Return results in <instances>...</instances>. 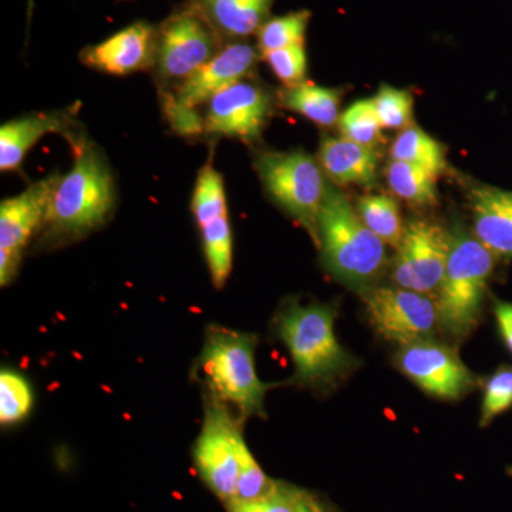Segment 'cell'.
Returning a JSON list of instances; mask_svg holds the SVG:
<instances>
[{
  "instance_id": "obj_18",
  "label": "cell",
  "mask_w": 512,
  "mask_h": 512,
  "mask_svg": "<svg viewBox=\"0 0 512 512\" xmlns=\"http://www.w3.org/2000/svg\"><path fill=\"white\" fill-rule=\"evenodd\" d=\"M69 121L62 114H29L0 128V170H18L26 154L36 146L40 138L49 133H67Z\"/></svg>"
},
{
  "instance_id": "obj_31",
  "label": "cell",
  "mask_w": 512,
  "mask_h": 512,
  "mask_svg": "<svg viewBox=\"0 0 512 512\" xmlns=\"http://www.w3.org/2000/svg\"><path fill=\"white\" fill-rule=\"evenodd\" d=\"M306 491L295 485L276 481L274 490L255 500H232L225 504L228 512H298Z\"/></svg>"
},
{
  "instance_id": "obj_9",
  "label": "cell",
  "mask_w": 512,
  "mask_h": 512,
  "mask_svg": "<svg viewBox=\"0 0 512 512\" xmlns=\"http://www.w3.org/2000/svg\"><path fill=\"white\" fill-rule=\"evenodd\" d=\"M221 49L220 33L191 3L174 12L158 28V73L165 82L183 83Z\"/></svg>"
},
{
  "instance_id": "obj_10",
  "label": "cell",
  "mask_w": 512,
  "mask_h": 512,
  "mask_svg": "<svg viewBox=\"0 0 512 512\" xmlns=\"http://www.w3.org/2000/svg\"><path fill=\"white\" fill-rule=\"evenodd\" d=\"M450 248L451 232L440 224L429 220L410 221L394 256V284L426 295L437 292L446 272Z\"/></svg>"
},
{
  "instance_id": "obj_12",
  "label": "cell",
  "mask_w": 512,
  "mask_h": 512,
  "mask_svg": "<svg viewBox=\"0 0 512 512\" xmlns=\"http://www.w3.org/2000/svg\"><path fill=\"white\" fill-rule=\"evenodd\" d=\"M52 174L0 205V284L9 285L18 274L22 255L35 232L43 228L53 192L60 181Z\"/></svg>"
},
{
  "instance_id": "obj_37",
  "label": "cell",
  "mask_w": 512,
  "mask_h": 512,
  "mask_svg": "<svg viewBox=\"0 0 512 512\" xmlns=\"http://www.w3.org/2000/svg\"><path fill=\"white\" fill-rule=\"evenodd\" d=\"M507 474L508 476L512 477V464L510 467L507 468Z\"/></svg>"
},
{
  "instance_id": "obj_20",
  "label": "cell",
  "mask_w": 512,
  "mask_h": 512,
  "mask_svg": "<svg viewBox=\"0 0 512 512\" xmlns=\"http://www.w3.org/2000/svg\"><path fill=\"white\" fill-rule=\"evenodd\" d=\"M279 103L286 110L295 111L322 127L333 126L339 121L340 92L336 89L303 82L285 87L279 93Z\"/></svg>"
},
{
  "instance_id": "obj_33",
  "label": "cell",
  "mask_w": 512,
  "mask_h": 512,
  "mask_svg": "<svg viewBox=\"0 0 512 512\" xmlns=\"http://www.w3.org/2000/svg\"><path fill=\"white\" fill-rule=\"evenodd\" d=\"M264 57L272 72L286 87L298 86L305 82L308 70L305 45L285 47Z\"/></svg>"
},
{
  "instance_id": "obj_27",
  "label": "cell",
  "mask_w": 512,
  "mask_h": 512,
  "mask_svg": "<svg viewBox=\"0 0 512 512\" xmlns=\"http://www.w3.org/2000/svg\"><path fill=\"white\" fill-rule=\"evenodd\" d=\"M339 130L342 136L373 148L382 138V124L377 119L372 100H359L343 111L339 117Z\"/></svg>"
},
{
  "instance_id": "obj_4",
  "label": "cell",
  "mask_w": 512,
  "mask_h": 512,
  "mask_svg": "<svg viewBox=\"0 0 512 512\" xmlns=\"http://www.w3.org/2000/svg\"><path fill=\"white\" fill-rule=\"evenodd\" d=\"M497 261V256L467 229L457 227L451 232L450 255L436 299L440 330L448 338L461 342L480 325Z\"/></svg>"
},
{
  "instance_id": "obj_21",
  "label": "cell",
  "mask_w": 512,
  "mask_h": 512,
  "mask_svg": "<svg viewBox=\"0 0 512 512\" xmlns=\"http://www.w3.org/2000/svg\"><path fill=\"white\" fill-rule=\"evenodd\" d=\"M390 157L392 160L424 168L436 177L446 173L448 168L444 147L426 131L413 124L400 131L390 148Z\"/></svg>"
},
{
  "instance_id": "obj_36",
  "label": "cell",
  "mask_w": 512,
  "mask_h": 512,
  "mask_svg": "<svg viewBox=\"0 0 512 512\" xmlns=\"http://www.w3.org/2000/svg\"><path fill=\"white\" fill-rule=\"evenodd\" d=\"M298 512H332L329 510L328 505L319 500L316 495L306 491L303 495L301 504H299Z\"/></svg>"
},
{
  "instance_id": "obj_15",
  "label": "cell",
  "mask_w": 512,
  "mask_h": 512,
  "mask_svg": "<svg viewBox=\"0 0 512 512\" xmlns=\"http://www.w3.org/2000/svg\"><path fill=\"white\" fill-rule=\"evenodd\" d=\"M258 53L248 43H231L222 47L210 62L205 63L178 87L175 99L185 106L208 103L221 90L242 82L252 72Z\"/></svg>"
},
{
  "instance_id": "obj_5",
  "label": "cell",
  "mask_w": 512,
  "mask_h": 512,
  "mask_svg": "<svg viewBox=\"0 0 512 512\" xmlns=\"http://www.w3.org/2000/svg\"><path fill=\"white\" fill-rule=\"evenodd\" d=\"M258 338L238 330L211 328L198 357L197 369L215 399L235 407L242 419L264 416L269 384L256 373Z\"/></svg>"
},
{
  "instance_id": "obj_16",
  "label": "cell",
  "mask_w": 512,
  "mask_h": 512,
  "mask_svg": "<svg viewBox=\"0 0 512 512\" xmlns=\"http://www.w3.org/2000/svg\"><path fill=\"white\" fill-rule=\"evenodd\" d=\"M473 234L498 259H512V191L480 185L470 192Z\"/></svg>"
},
{
  "instance_id": "obj_28",
  "label": "cell",
  "mask_w": 512,
  "mask_h": 512,
  "mask_svg": "<svg viewBox=\"0 0 512 512\" xmlns=\"http://www.w3.org/2000/svg\"><path fill=\"white\" fill-rule=\"evenodd\" d=\"M33 396L28 380L12 370L0 373V421L3 426L25 420L32 409Z\"/></svg>"
},
{
  "instance_id": "obj_22",
  "label": "cell",
  "mask_w": 512,
  "mask_h": 512,
  "mask_svg": "<svg viewBox=\"0 0 512 512\" xmlns=\"http://www.w3.org/2000/svg\"><path fill=\"white\" fill-rule=\"evenodd\" d=\"M387 184L394 195L414 205H434L439 201L436 175L417 165L392 160L386 168Z\"/></svg>"
},
{
  "instance_id": "obj_2",
  "label": "cell",
  "mask_w": 512,
  "mask_h": 512,
  "mask_svg": "<svg viewBox=\"0 0 512 512\" xmlns=\"http://www.w3.org/2000/svg\"><path fill=\"white\" fill-rule=\"evenodd\" d=\"M335 322V309L322 303L292 302L279 312L276 332L291 356L293 382L299 386L332 389L359 365L339 342Z\"/></svg>"
},
{
  "instance_id": "obj_23",
  "label": "cell",
  "mask_w": 512,
  "mask_h": 512,
  "mask_svg": "<svg viewBox=\"0 0 512 512\" xmlns=\"http://www.w3.org/2000/svg\"><path fill=\"white\" fill-rule=\"evenodd\" d=\"M355 207L363 222L384 244L399 248L406 225L403 224L399 204L392 197L384 194L363 195Z\"/></svg>"
},
{
  "instance_id": "obj_30",
  "label": "cell",
  "mask_w": 512,
  "mask_h": 512,
  "mask_svg": "<svg viewBox=\"0 0 512 512\" xmlns=\"http://www.w3.org/2000/svg\"><path fill=\"white\" fill-rule=\"evenodd\" d=\"M512 409V365L497 367L483 384L480 426L487 427Z\"/></svg>"
},
{
  "instance_id": "obj_34",
  "label": "cell",
  "mask_w": 512,
  "mask_h": 512,
  "mask_svg": "<svg viewBox=\"0 0 512 512\" xmlns=\"http://www.w3.org/2000/svg\"><path fill=\"white\" fill-rule=\"evenodd\" d=\"M163 107L165 119L170 123L175 133L180 134V136H198L205 130L204 120L201 119L200 114L192 107L180 103L175 99L174 94H163Z\"/></svg>"
},
{
  "instance_id": "obj_13",
  "label": "cell",
  "mask_w": 512,
  "mask_h": 512,
  "mask_svg": "<svg viewBox=\"0 0 512 512\" xmlns=\"http://www.w3.org/2000/svg\"><path fill=\"white\" fill-rule=\"evenodd\" d=\"M271 116V97L255 84L238 82L208 101L205 131L217 136L256 140Z\"/></svg>"
},
{
  "instance_id": "obj_32",
  "label": "cell",
  "mask_w": 512,
  "mask_h": 512,
  "mask_svg": "<svg viewBox=\"0 0 512 512\" xmlns=\"http://www.w3.org/2000/svg\"><path fill=\"white\" fill-rule=\"evenodd\" d=\"M276 481L269 478L252 456L245 439L239 443V477L234 500L249 501L274 490Z\"/></svg>"
},
{
  "instance_id": "obj_26",
  "label": "cell",
  "mask_w": 512,
  "mask_h": 512,
  "mask_svg": "<svg viewBox=\"0 0 512 512\" xmlns=\"http://www.w3.org/2000/svg\"><path fill=\"white\" fill-rule=\"evenodd\" d=\"M311 12L298 10L266 20L258 30V49L262 56L285 47L305 45Z\"/></svg>"
},
{
  "instance_id": "obj_3",
  "label": "cell",
  "mask_w": 512,
  "mask_h": 512,
  "mask_svg": "<svg viewBox=\"0 0 512 512\" xmlns=\"http://www.w3.org/2000/svg\"><path fill=\"white\" fill-rule=\"evenodd\" d=\"M318 247L329 274L362 292L372 288L387 264L386 244L348 197L329 183L319 214Z\"/></svg>"
},
{
  "instance_id": "obj_29",
  "label": "cell",
  "mask_w": 512,
  "mask_h": 512,
  "mask_svg": "<svg viewBox=\"0 0 512 512\" xmlns=\"http://www.w3.org/2000/svg\"><path fill=\"white\" fill-rule=\"evenodd\" d=\"M370 100L383 128L404 130L412 126L414 107L412 93L383 84L376 96Z\"/></svg>"
},
{
  "instance_id": "obj_17",
  "label": "cell",
  "mask_w": 512,
  "mask_h": 512,
  "mask_svg": "<svg viewBox=\"0 0 512 512\" xmlns=\"http://www.w3.org/2000/svg\"><path fill=\"white\" fill-rule=\"evenodd\" d=\"M318 163L333 184L370 187L376 183L379 157L373 148L349 138L323 137Z\"/></svg>"
},
{
  "instance_id": "obj_14",
  "label": "cell",
  "mask_w": 512,
  "mask_h": 512,
  "mask_svg": "<svg viewBox=\"0 0 512 512\" xmlns=\"http://www.w3.org/2000/svg\"><path fill=\"white\" fill-rule=\"evenodd\" d=\"M158 29L147 22H137L109 39L86 47L80 59L86 66L100 72L127 76L156 63Z\"/></svg>"
},
{
  "instance_id": "obj_35",
  "label": "cell",
  "mask_w": 512,
  "mask_h": 512,
  "mask_svg": "<svg viewBox=\"0 0 512 512\" xmlns=\"http://www.w3.org/2000/svg\"><path fill=\"white\" fill-rule=\"evenodd\" d=\"M493 313L500 338L512 356V302L494 299Z\"/></svg>"
},
{
  "instance_id": "obj_1",
  "label": "cell",
  "mask_w": 512,
  "mask_h": 512,
  "mask_svg": "<svg viewBox=\"0 0 512 512\" xmlns=\"http://www.w3.org/2000/svg\"><path fill=\"white\" fill-rule=\"evenodd\" d=\"M70 143L74 164L60 178L43 224L50 244L86 237L106 224L116 204L113 174L99 147L76 137Z\"/></svg>"
},
{
  "instance_id": "obj_25",
  "label": "cell",
  "mask_w": 512,
  "mask_h": 512,
  "mask_svg": "<svg viewBox=\"0 0 512 512\" xmlns=\"http://www.w3.org/2000/svg\"><path fill=\"white\" fill-rule=\"evenodd\" d=\"M191 211L200 228L228 215L224 178L211 164L202 168L198 174L192 194Z\"/></svg>"
},
{
  "instance_id": "obj_24",
  "label": "cell",
  "mask_w": 512,
  "mask_h": 512,
  "mask_svg": "<svg viewBox=\"0 0 512 512\" xmlns=\"http://www.w3.org/2000/svg\"><path fill=\"white\" fill-rule=\"evenodd\" d=\"M200 229L212 284L222 288L232 269V231L228 215L208 222Z\"/></svg>"
},
{
  "instance_id": "obj_7",
  "label": "cell",
  "mask_w": 512,
  "mask_h": 512,
  "mask_svg": "<svg viewBox=\"0 0 512 512\" xmlns=\"http://www.w3.org/2000/svg\"><path fill=\"white\" fill-rule=\"evenodd\" d=\"M241 426L228 404L208 394L204 421L194 447V463L200 478L224 504L237 495Z\"/></svg>"
},
{
  "instance_id": "obj_11",
  "label": "cell",
  "mask_w": 512,
  "mask_h": 512,
  "mask_svg": "<svg viewBox=\"0 0 512 512\" xmlns=\"http://www.w3.org/2000/svg\"><path fill=\"white\" fill-rule=\"evenodd\" d=\"M396 365L424 393L441 400H457L480 386L456 350L433 339L402 346Z\"/></svg>"
},
{
  "instance_id": "obj_8",
  "label": "cell",
  "mask_w": 512,
  "mask_h": 512,
  "mask_svg": "<svg viewBox=\"0 0 512 512\" xmlns=\"http://www.w3.org/2000/svg\"><path fill=\"white\" fill-rule=\"evenodd\" d=\"M373 329L400 346L433 339L440 329L436 299L399 286H375L362 292Z\"/></svg>"
},
{
  "instance_id": "obj_6",
  "label": "cell",
  "mask_w": 512,
  "mask_h": 512,
  "mask_svg": "<svg viewBox=\"0 0 512 512\" xmlns=\"http://www.w3.org/2000/svg\"><path fill=\"white\" fill-rule=\"evenodd\" d=\"M256 171L269 197L295 218L318 245V221L328 183L318 161L302 150L262 151Z\"/></svg>"
},
{
  "instance_id": "obj_19",
  "label": "cell",
  "mask_w": 512,
  "mask_h": 512,
  "mask_svg": "<svg viewBox=\"0 0 512 512\" xmlns=\"http://www.w3.org/2000/svg\"><path fill=\"white\" fill-rule=\"evenodd\" d=\"M275 0H192L222 36L245 37L258 32Z\"/></svg>"
}]
</instances>
